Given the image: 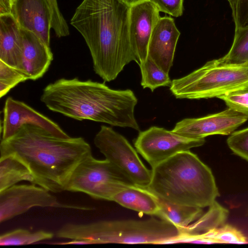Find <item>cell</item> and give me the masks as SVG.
<instances>
[{
	"mask_svg": "<svg viewBox=\"0 0 248 248\" xmlns=\"http://www.w3.org/2000/svg\"><path fill=\"white\" fill-rule=\"evenodd\" d=\"M22 37V72L35 80L47 71L53 59L50 47L31 31L21 28Z\"/></svg>",
	"mask_w": 248,
	"mask_h": 248,
	"instance_id": "obj_16",
	"label": "cell"
},
{
	"mask_svg": "<svg viewBox=\"0 0 248 248\" xmlns=\"http://www.w3.org/2000/svg\"><path fill=\"white\" fill-rule=\"evenodd\" d=\"M158 9L159 12L174 17L182 16L184 0H148Z\"/></svg>",
	"mask_w": 248,
	"mask_h": 248,
	"instance_id": "obj_31",
	"label": "cell"
},
{
	"mask_svg": "<svg viewBox=\"0 0 248 248\" xmlns=\"http://www.w3.org/2000/svg\"><path fill=\"white\" fill-rule=\"evenodd\" d=\"M227 143L234 154L248 161V127L232 132Z\"/></svg>",
	"mask_w": 248,
	"mask_h": 248,
	"instance_id": "obj_28",
	"label": "cell"
},
{
	"mask_svg": "<svg viewBox=\"0 0 248 248\" xmlns=\"http://www.w3.org/2000/svg\"><path fill=\"white\" fill-rule=\"evenodd\" d=\"M180 32L174 19L161 17L153 31L148 47V56L165 72L169 74Z\"/></svg>",
	"mask_w": 248,
	"mask_h": 248,
	"instance_id": "obj_15",
	"label": "cell"
},
{
	"mask_svg": "<svg viewBox=\"0 0 248 248\" xmlns=\"http://www.w3.org/2000/svg\"><path fill=\"white\" fill-rule=\"evenodd\" d=\"M121 206L140 213L157 216L159 206L158 197L143 188L131 185L116 194L112 201Z\"/></svg>",
	"mask_w": 248,
	"mask_h": 248,
	"instance_id": "obj_18",
	"label": "cell"
},
{
	"mask_svg": "<svg viewBox=\"0 0 248 248\" xmlns=\"http://www.w3.org/2000/svg\"><path fill=\"white\" fill-rule=\"evenodd\" d=\"M51 232L39 230L31 232L28 230L18 229L5 233L0 236V246H21L33 244L51 239Z\"/></svg>",
	"mask_w": 248,
	"mask_h": 248,
	"instance_id": "obj_24",
	"label": "cell"
},
{
	"mask_svg": "<svg viewBox=\"0 0 248 248\" xmlns=\"http://www.w3.org/2000/svg\"><path fill=\"white\" fill-rule=\"evenodd\" d=\"M129 10L119 0H83L71 19L90 50L95 73L105 82L131 62L139 64L130 39Z\"/></svg>",
	"mask_w": 248,
	"mask_h": 248,
	"instance_id": "obj_1",
	"label": "cell"
},
{
	"mask_svg": "<svg viewBox=\"0 0 248 248\" xmlns=\"http://www.w3.org/2000/svg\"><path fill=\"white\" fill-rule=\"evenodd\" d=\"M40 100L49 110L77 120L140 131L134 115L138 99L130 89L114 90L90 79L62 78L47 85Z\"/></svg>",
	"mask_w": 248,
	"mask_h": 248,
	"instance_id": "obj_3",
	"label": "cell"
},
{
	"mask_svg": "<svg viewBox=\"0 0 248 248\" xmlns=\"http://www.w3.org/2000/svg\"><path fill=\"white\" fill-rule=\"evenodd\" d=\"M27 80L28 78L23 73L0 61V98L18 84Z\"/></svg>",
	"mask_w": 248,
	"mask_h": 248,
	"instance_id": "obj_26",
	"label": "cell"
},
{
	"mask_svg": "<svg viewBox=\"0 0 248 248\" xmlns=\"http://www.w3.org/2000/svg\"><path fill=\"white\" fill-rule=\"evenodd\" d=\"M12 1L14 2V0H12Z\"/></svg>",
	"mask_w": 248,
	"mask_h": 248,
	"instance_id": "obj_34",
	"label": "cell"
},
{
	"mask_svg": "<svg viewBox=\"0 0 248 248\" xmlns=\"http://www.w3.org/2000/svg\"><path fill=\"white\" fill-rule=\"evenodd\" d=\"M52 13V29L58 37L69 35L68 25L61 13L57 0H47Z\"/></svg>",
	"mask_w": 248,
	"mask_h": 248,
	"instance_id": "obj_30",
	"label": "cell"
},
{
	"mask_svg": "<svg viewBox=\"0 0 248 248\" xmlns=\"http://www.w3.org/2000/svg\"><path fill=\"white\" fill-rule=\"evenodd\" d=\"M248 118L230 108L196 118H186L178 122L171 130L184 137L204 139L215 135H229Z\"/></svg>",
	"mask_w": 248,
	"mask_h": 248,
	"instance_id": "obj_11",
	"label": "cell"
},
{
	"mask_svg": "<svg viewBox=\"0 0 248 248\" xmlns=\"http://www.w3.org/2000/svg\"><path fill=\"white\" fill-rule=\"evenodd\" d=\"M22 181L33 184V176L28 167L12 155L0 157V192Z\"/></svg>",
	"mask_w": 248,
	"mask_h": 248,
	"instance_id": "obj_21",
	"label": "cell"
},
{
	"mask_svg": "<svg viewBox=\"0 0 248 248\" xmlns=\"http://www.w3.org/2000/svg\"><path fill=\"white\" fill-rule=\"evenodd\" d=\"M129 8L147 0H119Z\"/></svg>",
	"mask_w": 248,
	"mask_h": 248,
	"instance_id": "obj_33",
	"label": "cell"
},
{
	"mask_svg": "<svg viewBox=\"0 0 248 248\" xmlns=\"http://www.w3.org/2000/svg\"><path fill=\"white\" fill-rule=\"evenodd\" d=\"M12 0H0V15L12 14Z\"/></svg>",
	"mask_w": 248,
	"mask_h": 248,
	"instance_id": "obj_32",
	"label": "cell"
},
{
	"mask_svg": "<svg viewBox=\"0 0 248 248\" xmlns=\"http://www.w3.org/2000/svg\"><path fill=\"white\" fill-rule=\"evenodd\" d=\"M230 108L248 118V86L217 97Z\"/></svg>",
	"mask_w": 248,
	"mask_h": 248,
	"instance_id": "obj_27",
	"label": "cell"
},
{
	"mask_svg": "<svg viewBox=\"0 0 248 248\" xmlns=\"http://www.w3.org/2000/svg\"><path fill=\"white\" fill-rule=\"evenodd\" d=\"M47 190L33 185H14L0 192V222L20 215L33 207L90 210L88 207L64 204Z\"/></svg>",
	"mask_w": 248,
	"mask_h": 248,
	"instance_id": "obj_10",
	"label": "cell"
},
{
	"mask_svg": "<svg viewBox=\"0 0 248 248\" xmlns=\"http://www.w3.org/2000/svg\"><path fill=\"white\" fill-rule=\"evenodd\" d=\"M0 61L22 72L21 28L12 14L0 15Z\"/></svg>",
	"mask_w": 248,
	"mask_h": 248,
	"instance_id": "obj_17",
	"label": "cell"
},
{
	"mask_svg": "<svg viewBox=\"0 0 248 248\" xmlns=\"http://www.w3.org/2000/svg\"><path fill=\"white\" fill-rule=\"evenodd\" d=\"M94 143L106 159L133 184L145 188L148 186L151 170L145 167L137 151L123 136L110 127L102 125L94 138Z\"/></svg>",
	"mask_w": 248,
	"mask_h": 248,
	"instance_id": "obj_8",
	"label": "cell"
},
{
	"mask_svg": "<svg viewBox=\"0 0 248 248\" xmlns=\"http://www.w3.org/2000/svg\"><path fill=\"white\" fill-rule=\"evenodd\" d=\"M132 184L109 161L98 160L91 155L75 169L65 191L83 192L95 199L111 201L116 194Z\"/></svg>",
	"mask_w": 248,
	"mask_h": 248,
	"instance_id": "obj_7",
	"label": "cell"
},
{
	"mask_svg": "<svg viewBox=\"0 0 248 248\" xmlns=\"http://www.w3.org/2000/svg\"><path fill=\"white\" fill-rule=\"evenodd\" d=\"M12 14L21 28L32 32L50 47L52 13L47 0H14Z\"/></svg>",
	"mask_w": 248,
	"mask_h": 248,
	"instance_id": "obj_14",
	"label": "cell"
},
{
	"mask_svg": "<svg viewBox=\"0 0 248 248\" xmlns=\"http://www.w3.org/2000/svg\"><path fill=\"white\" fill-rule=\"evenodd\" d=\"M204 139H192L171 131L152 126L139 133L135 140L136 151L152 168L176 154L203 145Z\"/></svg>",
	"mask_w": 248,
	"mask_h": 248,
	"instance_id": "obj_9",
	"label": "cell"
},
{
	"mask_svg": "<svg viewBox=\"0 0 248 248\" xmlns=\"http://www.w3.org/2000/svg\"><path fill=\"white\" fill-rule=\"evenodd\" d=\"M232 12L235 30L248 27V0H227Z\"/></svg>",
	"mask_w": 248,
	"mask_h": 248,
	"instance_id": "obj_29",
	"label": "cell"
},
{
	"mask_svg": "<svg viewBox=\"0 0 248 248\" xmlns=\"http://www.w3.org/2000/svg\"><path fill=\"white\" fill-rule=\"evenodd\" d=\"M184 241L185 243L208 244L248 243L247 237L241 231L234 226L227 224L200 235L186 237Z\"/></svg>",
	"mask_w": 248,
	"mask_h": 248,
	"instance_id": "obj_22",
	"label": "cell"
},
{
	"mask_svg": "<svg viewBox=\"0 0 248 248\" xmlns=\"http://www.w3.org/2000/svg\"><path fill=\"white\" fill-rule=\"evenodd\" d=\"M157 217L174 225L182 232L203 214L202 208L173 203L158 197Z\"/></svg>",
	"mask_w": 248,
	"mask_h": 248,
	"instance_id": "obj_19",
	"label": "cell"
},
{
	"mask_svg": "<svg viewBox=\"0 0 248 248\" xmlns=\"http://www.w3.org/2000/svg\"><path fill=\"white\" fill-rule=\"evenodd\" d=\"M181 232L162 219L100 221L88 224L66 223L57 232L59 238L86 240L93 244H172Z\"/></svg>",
	"mask_w": 248,
	"mask_h": 248,
	"instance_id": "obj_5",
	"label": "cell"
},
{
	"mask_svg": "<svg viewBox=\"0 0 248 248\" xmlns=\"http://www.w3.org/2000/svg\"><path fill=\"white\" fill-rule=\"evenodd\" d=\"M25 124L40 126L59 138L70 137L50 119L25 103L8 97L3 108L1 140L13 136Z\"/></svg>",
	"mask_w": 248,
	"mask_h": 248,
	"instance_id": "obj_12",
	"label": "cell"
},
{
	"mask_svg": "<svg viewBox=\"0 0 248 248\" xmlns=\"http://www.w3.org/2000/svg\"><path fill=\"white\" fill-rule=\"evenodd\" d=\"M219 59L229 64L248 62V27L235 30L233 41L230 50Z\"/></svg>",
	"mask_w": 248,
	"mask_h": 248,
	"instance_id": "obj_25",
	"label": "cell"
},
{
	"mask_svg": "<svg viewBox=\"0 0 248 248\" xmlns=\"http://www.w3.org/2000/svg\"><path fill=\"white\" fill-rule=\"evenodd\" d=\"M229 211L216 201L209 206L205 213L189 225L179 237H193L205 233L224 224L228 218Z\"/></svg>",
	"mask_w": 248,
	"mask_h": 248,
	"instance_id": "obj_20",
	"label": "cell"
},
{
	"mask_svg": "<svg viewBox=\"0 0 248 248\" xmlns=\"http://www.w3.org/2000/svg\"><path fill=\"white\" fill-rule=\"evenodd\" d=\"M159 12L155 6L148 0L130 7L129 36L139 65L147 59L153 31L161 17Z\"/></svg>",
	"mask_w": 248,
	"mask_h": 248,
	"instance_id": "obj_13",
	"label": "cell"
},
{
	"mask_svg": "<svg viewBox=\"0 0 248 248\" xmlns=\"http://www.w3.org/2000/svg\"><path fill=\"white\" fill-rule=\"evenodd\" d=\"M248 86V62L229 64L220 59L206 62L188 75L172 81L170 91L177 98L218 97Z\"/></svg>",
	"mask_w": 248,
	"mask_h": 248,
	"instance_id": "obj_6",
	"label": "cell"
},
{
	"mask_svg": "<svg viewBox=\"0 0 248 248\" xmlns=\"http://www.w3.org/2000/svg\"><path fill=\"white\" fill-rule=\"evenodd\" d=\"M152 168L146 188L167 202L203 208L219 196L211 169L189 150L179 152Z\"/></svg>",
	"mask_w": 248,
	"mask_h": 248,
	"instance_id": "obj_4",
	"label": "cell"
},
{
	"mask_svg": "<svg viewBox=\"0 0 248 248\" xmlns=\"http://www.w3.org/2000/svg\"><path fill=\"white\" fill-rule=\"evenodd\" d=\"M0 156H13L30 170L33 184L50 192L65 191L76 167L92 155L81 138L57 137L42 127L25 124L11 137L1 140Z\"/></svg>",
	"mask_w": 248,
	"mask_h": 248,
	"instance_id": "obj_2",
	"label": "cell"
},
{
	"mask_svg": "<svg viewBox=\"0 0 248 248\" xmlns=\"http://www.w3.org/2000/svg\"><path fill=\"white\" fill-rule=\"evenodd\" d=\"M141 74V85L149 88L152 92L159 87H170L171 81L169 74L165 72L148 56L146 61L139 64Z\"/></svg>",
	"mask_w": 248,
	"mask_h": 248,
	"instance_id": "obj_23",
	"label": "cell"
}]
</instances>
